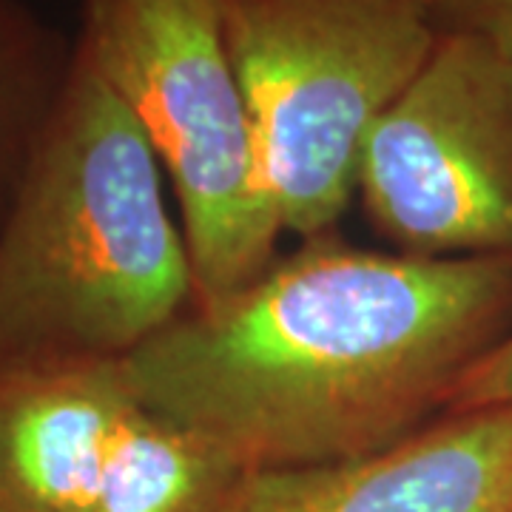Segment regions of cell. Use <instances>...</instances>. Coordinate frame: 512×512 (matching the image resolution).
<instances>
[{
	"mask_svg": "<svg viewBox=\"0 0 512 512\" xmlns=\"http://www.w3.org/2000/svg\"><path fill=\"white\" fill-rule=\"evenodd\" d=\"M512 333V262L305 239L123 359L151 413L248 470L370 456L447 413Z\"/></svg>",
	"mask_w": 512,
	"mask_h": 512,
	"instance_id": "obj_1",
	"label": "cell"
},
{
	"mask_svg": "<svg viewBox=\"0 0 512 512\" xmlns=\"http://www.w3.org/2000/svg\"><path fill=\"white\" fill-rule=\"evenodd\" d=\"M146 131L77 40L0 220V370L126 359L197 302Z\"/></svg>",
	"mask_w": 512,
	"mask_h": 512,
	"instance_id": "obj_2",
	"label": "cell"
},
{
	"mask_svg": "<svg viewBox=\"0 0 512 512\" xmlns=\"http://www.w3.org/2000/svg\"><path fill=\"white\" fill-rule=\"evenodd\" d=\"M282 228L328 237L359 197L367 134L439 43L419 0H220Z\"/></svg>",
	"mask_w": 512,
	"mask_h": 512,
	"instance_id": "obj_3",
	"label": "cell"
},
{
	"mask_svg": "<svg viewBox=\"0 0 512 512\" xmlns=\"http://www.w3.org/2000/svg\"><path fill=\"white\" fill-rule=\"evenodd\" d=\"M80 46L146 131L183 211L197 302L251 285L285 234L220 0H83Z\"/></svg>",
	"mask_w": 512,
	"mask_h": 512,
	"instance_id": "obj_4",
	"label": "cell"
},
{
	"mask_svg": "<svg viewBox=\"0 0 512 512\" xmlns=\"http://www.w3.org/2000/svg\"><path fill=\"white\" fill-rule=\"evenodd\" d=\"M359 200L399 254L512 262V57L439 32L367 134Z\"/></svg>",
	"mask_w": 512,
	"mask_h": 512,
	"instance_id": "obj_5",
	"label": "cell"
},
{
	"mask_svg": "<svg viewBox=\"0 0 512 512\" xmlns=\"http://www.w3.org/2000/svg\"><path fill=\"white\" fill-rule=\"evenodd\" d=\"M228 512H512V402L444 413L370 456L251 470Z\"/></svg>",
	"mask_w": 512,
	"mask_h": 512,
	"instance_id": "obj_6",
	"label": "cell"
},
{
	"mask_svg": "<svg viewBox=\"0 0 512 512\" xmlns=\"http://www.w3.org/2000/svg\"><path fill=\"white\" fill-rule=\"evenodd\" d=\"M137 404L123 359L0 370V495L86 512Z\"/></svg>",
	"mask_w": 512,
	"mask_h": 512,
	"instance_id": "obj_7",
	"label": "cell"
},
{
	"mask_svg": "<svg viewBox=\"0 0 512 512\" xmlns=\"http://www.w3.org/2000/svg\"><path fill=\"white\" fill-rule=\"evenodd\" d=\"M251 470L137 404L86 512H228Z\"/></svg>",
	"mask_w": 512,
	"mask_h": 512,
	"instance_id": "obj_8",
	"label": "cell"
},
{
	"mask_svg": "<svg viewBox=\"0 0 512 512\" xmlns=\"http://www.w3.org/2000/svg\"><path fill=\"white\" fill-rule=\"evenodd\" d=\"M77 37L26 0H0V220L69 80Z\"/></svg>",
	"mask_w": 512,
	"mask_h": 512,
	"instance_id": "obj_9",
	"label": "cell"
},
{
	"mask_svg": "<svg viewBox=\"0 0 512 512\" xmlns=\"http://www.w3.org/2000/svg\"><path fill=\"white\" fill-rule=\"evenodd\" d=\"M430 18L439 32L476 35L512 57V0H436Z\"/></svg>",
	"mask_w": 512,
	"mask_h": 512,
	"instance_id": "obj_10",
	"label": "cell"
},
{
	"mask_svg": "<svg viewBox=\"0 0 512 512\" xmlns=\"http://www.w3.org/2000/svg\"><path fill=\"white\" fill-rule=\"evenodd\" d=\"M512 402V333L490 350L456 387L447 413Z\"/></svg>",
	"mask_w": 512,
	"mask_h": 512,
	"instance_id": "obj_11",
	"label": "cell"
},
{
	"mask_svg": "<svg viewBox=\"0 0 512 512\" xmlns=\"http://www.w3.org/2000/svg\"><path fill=\"white\" fill-rule=\"evenodd\" d=\"M0 512H43V510H35V507H29V504L18 501V498L0 495Z\"/></svg>",
	"mask_w": 512,
	"mask_h": 512,
	"instance_id": "obj_12",
	"label": "cell"
},
{
	"mask_svg": "<svg viewBox=\"0 0 512 512\" xmlns=\"http://www.w3.org/2000/svg\"><path fill=\"white\" fill-rule=\"evenodd\" d=\"M419 3H424V6H427V9H430V6H433V3H436V0H419Z\"/></svg>",
	"mask_w": 512,
	"mask_h": 512,
	"instance_id": "obj_13",
	"label": "cell"
}]
</instances>
